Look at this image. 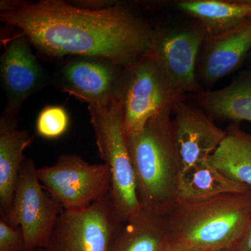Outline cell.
<instances>
[{"mask_svg": "<svg viewBox=\"0 0 251 251\" xmlns=\"http://www.w3.org/2000/svg\"><path fill=\"white\" fill-rule=\"evenodd\" d=\"M0 20L50 58L94 57L128 67L150 53L157 29L127 3L3 0Z\"/></svg>", "mask_w": 251, "mask_h": 251, "instance_id": "6da1fadb", "label": "cell"}, {"mask_svg": "<svg viewBox=\"0 0 251 251\" xmlns=\"http://www.w3.org/2000/svg\"><path fill=\"white\" fill-rule=\"evenodd\" d=\"M173 107L151 118L139 133L126 135L142 208L163 216L177 200L182 172L171 118Z\"/></svg>", "mask_w": 251, "mask_h": 251, "instance_id": "7a4b0ae2", "label": "cell"}, {"mask_svg": "<svg viewBox=\"0 0 251 251\" xmlns=\"http://www.w3.org/2000/svg\"><path fill=\"white\" fill-rule=\"evenodd\" d=\"M251 219V188L198 202L176 201L166 215L169 244L188 251L231 250Z\"/></svg>", "mask_w": 251, "mask_h": 251, "instance_id": "3957f363", "label": "cell"}, {"mask_svg": "<svg viewBox=\"0 0 251 251\" xmlns=\"http://www.w3.org/2000/svg\"><path fill=\"white\" fill-rule=\"evenodd\" d=\"M99 156L108 168L110 194L119 221L125 224L142 210L137 194L134 171L130 161L118 100L107 105H88Z\"/></svg>", "mask_w": 251, "mask_h": 251, "instance_id": "277c9868", "label": "cell"}, {"mask_svg": "<svg viewBox=\"0 0 251 251\" xmlns=\"http://www.w3.org/2000/svg\"><path fill=\"white\" fill-rule=\"evenodd\" d=\"M43 188L64 210L85 209L110 192V177L104 163L91 164L76 154H62L50 166L37 168Z\"/></svg>", "mask_w": 251, "mask_h": 251, "instance_id": "5b68a950", "label": "cell"}, {"mask_svg": "<svg viewBox=\"0 0 251 251\" xmlns=\"http://www.w3.org/2000/svg\"><path fill=\"white\" fill-rule=\"evenodd\" d=\"M180 99L149 54L127 67L119 98L126 135L139 133L151 118Z\"/></svg>", "mask_w": 251, "mask_h": 251, "instance_id": "8992f818", "label": "cell"}, {"mask_svg": "<svg viewBox=\"0 0 251 251\" xmlns=\"http://www.w3.org/2000/svg\"><path fill=\"white\" fill-rule=\"evenodd\" d=\"M122 225L109 192L85 209H63L47 249L49 251H111Z\"/></svg>", "mask_w": 251, "mask_h": 251, "instance_id": "52a82bcc", "label": "cell"}, {"mask_svg": "<svg viewBox=\"0 0 251 251\" xmlns=\"http://www.w3.org/2000/svg\"><path fill=\"white\" fill-rule=\"evenodd\" d=\"M31 158L25 156L20 170L11 215L6 222L21 227L27 249L47 248L63 207L43 188Z\"/></svg>", "mask_w": 251, "mask_h": 251, "instance_id": "ba28073f", "label": "cell"}, {"mask_svg": "<svg viewBox=\"0 0 251 251\" xmlns=\"http://www.w3.org/2000/svg\"><path fill=\"white\" fill-rule=\"evenodd\" d=\"M206 36V31L198 22L173 29H157L148 54L181 98L187 92L196 94L201 91L197 65Z\"/></svg>", "mask_w": 251, "mask_h": 251, "instance_id": "9c48e42d", "label": "cell"}, {"mask_svg": "<svg viewBox=\"0 0 251 251\" xmlns=\"http://www.w3.org/2000/svg\"><path fill=\"white\" fill-rule=\"evenodd\" d=\"M127 67L94 57H70L54 79L64 92L90 104L107 105L119 100Z\"/></svg>", "mask_w": 251, "mask_h": 251, "instance_id": "30bf717a", "label": "cell"}, {"mask_svg": "<svg viewBox=\"0 0 251 251\" xmlns=\"http://www.w3.org/2000/svg\"><path fill=\"white\" fill-rule=\"evenodd\" d=\"M25 36L11 38L0 58V80L7 102L1 118L17 122L23 103L49 83L47 74Z\"/></svg>", "mask_w": 251, "mask_h": 251, "instance_id": "8fae6325", "label": "cell"}, {"mask_svg": "<svg viewBox=\"0 0 251 251\" xmlns=\"http://www.w3.org/2000/svg\"><path fill=\"white\" fill-rule=\"evenodd\" d=\"M175 140L182 163V172L209 159L226 136V130L197 106L176 100L173 107ZM181 172V173H182Z\"/></svg>", "mask_w": 251, "mask_h": 251, "instance_id": "7c38bea8", "label": "cell"}, {"mask_svg": "<svg viewBox=\"0 0 251 251\" xmlns=\"http://www.w3.org/2000/svg\"><path fill=\"white\" fill-rule=\"evenodd\" d=\"M251 51V18L226 32L206 36L198 57V82L211 86L235 72Z\"/></svg>", "mask_w": 251, "mask_h": 251, "instance_id": "4fadbf2b", "label": "cell"}, {"mask_svg": "<svg viewBox=\"0 0 251 251\" xmlns=\"http://www.w3.org/2000/svg\"><path fill=\"white\" fill-rule=\"evenodd\" d=\"M16 123L0 120V212L6 221L12 209L23 152L33 140L27 131L16 128Z\"/></svg>", "mask_w": 251, "mask_h": 251, "instance_id": "5bb4252c", "label": "cell"}, {"mask_svg": "<svg viewBox=\"0 0 251 251\" xmlns=\"http://www.w3.org/2000/svg\"><path fill=\"white\" fill-rule=\"evenodd\" d=\"M193 98L196 106L213 120L251 122V69L243 71L224 88L201 90Z\"/></svg>", "mask_w": 251, "mask_h": 251, "instance_id": "9a60e30c", "label": "cell"}, {"mask_svg": "<svg viewBox=\"0 0 251 251\" xmlns=\"http://www.w3.org/2000/svg\"><path fill=\"white\" fill-rule=\"evenodd\" d=\"M176 7L196 18L207 36L226 32L251 18V0H181Z\"/></svg>", "mask_w": 251, "mask_h": 251, "instance_id": "2e32d148", "label": "cell"}, {"mask_svg": "<svg viewBox=\"0 0 251 251\" xmlns=\"http://www.w3.org/2000/svg\"><path fill=\"white\" fill-rule=\"evenodd\" d=\"M250 189L246 185L229 179L207 160L181 173L176 201L202 202L223 195L247 192Z\"/></svg>", "mask_w": 251, "mask_h": 251, "instance_id": "e0dca14e", "label": "cell"}, {"mask_svg": "<svg viewBox=\"0 0 251 251\" xmlns=\"http://www.w3.org/2000/svg\"><path fill=\"white\" fill-rule=\"evenodd\" d=\"M168 244L165 216L142 208L122 224L111 251H164Z\"/></svg>", "mask_w": 251, "mask_h": 251, "instance_id": "ac0fdd59", "label": "cell"}, {"mask_svg": "<svg viewBox=\"0 0 251 251\" xmlns=\"http://www.w3.org/2000/svg\"><path fill=\"white\" fill-rule=\"evenodd\" d=\"M232 123L209 161L229 179L251 188V133Z\"/></svg>", "mask_w": 251, "mask_h": 251, "instance_id": "d6986e66", "label": "cell"}, {"mask_svg": "<svg viewBox=\"0 0 251 251\" xmlns=\"http://www.w3.org/2000/svg\"><path fill=\"white\" fill-rule=\"evenodd\" d=\"M69 124L70 117L64 107L48 105L41 110L36 118V133L46 139H57L67 131Z\"/></svg>", "mask_w": 251, "mask_h": 251, "instance_id": "ffe728a7", "label": "cell"}, {"mask_svg": "<svg viewBox=\"0 0 251 251\" xmlns=\"http://www.w3.org/2000/svg\"><path fill=\"white\" fill-rule=\"evenodd\" d=\"M27 249L21 227H15L0 219V251H21Z\"/></svg>", "mask_w": 251, "mask_h": 251, "instance_id": "44dd1931", "label": "cell"}, {"mask_svg": "<svg viewBox=\"0 0 251 251\" xmlns=\"http://www.w3.org/2000/svg\"><path fill=\"white\" fill-rule=\"evenodd\" d=\"M232 251H251V219L242 237Z\"/></svg>", "mask_w": 251, "mask_h": 251, "instance_id": "7402d4cb", "label": "cell"}, {"mask_svg": "<svg viewBox=\"0 0 251 251\" xmlns=\"http://www.w3.org/2000/svg\"><path fill=\"white\" fill-rule=\"evenodd\" d=\"M164 251H188L184 250V249H181L175 246L171 245V244H168V247L166 248Z\"/></svg>", "mask_w": 251, "mask_h": 251, "instance_id": "603a6c76", "label": "cell"}, {"mask_svg": "<svg viewBox=\"0 0 251 251\" xmlns=\"http://www.w3.org/2000/svg\"><path fill=\"white\" fill-rule=\"evenodd\" d=\"M21 251H49L47 248H36V249H27Z\"/></svg>", "mask_w": 251, "mask_h": 251, "instance_id": "cb8c5ba5", "label": "cell"}, {"mask_svg": "<svg viewBox=\"0 0 251 251\" xmlns=\"http://www.w3.org/2000/svg\"><path fill=\"white\" fill-rule=\"evenodd\" d=\"M248 61H249V65H250L251 69V51L250 53H249V57H248Z\"/></svg>", "mask_w": 251, "mask_h": 251, "instance_id": "d4e9b609", "label": "cell"}, {"mask_svg": "<svg viewBox=\"0 0 251 251\" xmlns=\"http://www.w3.org/2000/svg\"><path fill=\"white\" fill-rule=\"evenodd\" d=\"M232 251L231 250H224V251Z\"/></svg>", "mask_w": 251, "mask_h": 251, "instance_id": "484cf974", "label": "cell"}]
</instances>
